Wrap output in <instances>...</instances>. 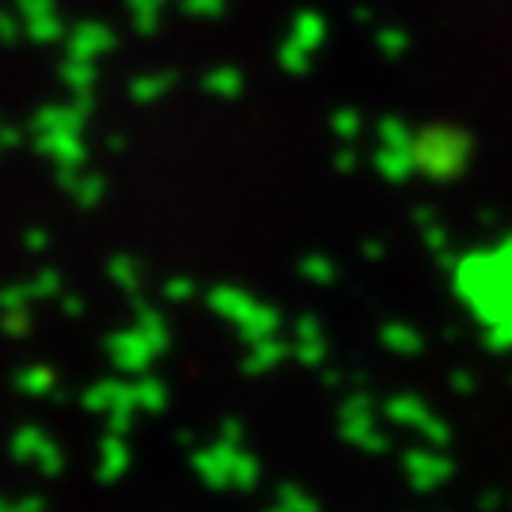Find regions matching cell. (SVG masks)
I'll use <instances>...</instances> for the list:
<instances>
[{
	"mask_svg": "<svg viewBox=\"0 0 512 512\" xmlns=\"http://www.w3.org/2000/svg\"><path fill=\"white\" fill-rule=\"evenodd\" d=\"M167 0H129V19L141 35H152L160 27V16H164Z\"/></svg>",
	"mask_w": 512,
	"mask_h": 512,
	"instance_id": "cell-5",
	"label": "cell"
},
{
	"mask_svg": "<svg viewBox=\"0 0 512 512\" xmlns=\"http://www.w3.org/2000/svg\"><path fill=\"white\" fill-rule=\"evenodd\" d=\"M61 183H65V190L73 194L76 202L92 205L103 198V179L99 175H80V171H73V175H61Z\"/></svg>",
	"mask_w": 512,
	"mask_h": 512,
	"instance_id": "cell-6",
	"label": "cell"
},
{
	"mask_svg": "<svg viewBox=\"0 0 512 512\" xmlns=\"http://www.w3.org/2000/svg\"><path fill=\"white\" fill-rule=\"evenodd\" d=\"M23 31V19H16L12 12H0V42H16Z\"/></svg>",
	"mask_w": 512,
	"mask_h": 512,
	"instance_id": "cell-11",
	"label": "cell"
},
{
	"mask_svg": "<svg viewBox=\"0 0 512 512\" xmlns=\"http://www.w3.org/2000/svg\"><path fill=\"white\" fill-rule=\"evenodd\" d=\"M202 88L209 95H217V99H236V95H243V73L232 69V65H220L213 73H205Z\"/></svg>",
	"mask_w": 512,
	"mask_h": 512,
	"instance_id": "cell-3",
	"label": "cell"
},
{
	"mask_svg": "<svg viewBox=\"0 0 512 512\" xmlns=\"http://www.w3.org/2000/svg\"><path fill=\"white\" fill-rule=\"evenodd\" d=\"M183 12H190V16H220L224 12V0H183Z\"/></svg>",
	"mask_w": 512,
	"mask_h": 512,
	"instance_id": "cell-10",
	"label": "cell"
},
{
	"mask_svg": "<svg viewBox=\"0 0 512 512\" xmlns=\"http://www.w3.org/2000/svg\"><path fill=\"white\" fill-rule=\"evenodd\" d=\"M65 42H69V61H88V65H95L114 46V31H110L107 23H80V27H73L65 35Z\"/></svg>",
	"mask_w": 512,
	"mask_h": 512,
	"instance_id": "cell-1",
	"label": "cell"
},
{
	"mask_svg": "<svg viewBox=\"0 0 512 512\" xmlns=\"http://www.w3.org/2000/svg\"><path fill=\"white\" fill-rule=\"evenodd\" d=\"M23 35L35 42H57V38H65V23L57 16L35 19V23H23Z\"/></svg>",
	"mask_w": 512,
	"mask_h": 512,
	"instance_id": "cell-8",
	"label": "cell"
},
{
	"mask_svg": "<svg viewBox=\"0 0 512 512\" xmlns=\"http://www.w3.org/2000/svg\"><path fill=\"white\" fill-rule=\"evenodd\" d=\"M61 80L73 88V95H88L95 84V65H88V61H65L61 65Z\"/></svg>",
	"mask_w": 512,
	"mask_h": 512,
	"instance_id": "cell-7",
	"label": "cell"
},
{
	"mask_svg": "<svg viewBox=\"0 0 512 512\" xmlns=\"http://www.w3.org/2000/svg\"><path fill=\"white\" fill-rule=\"evenodd\" d=\"M16 8H19V19H23V23H35V19L57 16L54 0H16Z\"/></svg>",
	"mask_w": 512,
	"mask_h": 512,
	"instance_id": "cell-9",
	"label": "cell"
},
{
	"mask_svg": "<svg viewBox=\"0 0 512 512\" xmlns=\"http://www.w3.org/2000/svg\"><path fill=\"white\" fill-rule=\"evenodd\" d=\"M171 88H175V73H148L133 80L129 95H133V103H156V99H164Z\"/></svg>",
	"mask_w": 512,
	"mask_h": 512,
	"instance_id": "cell-4",
	"label": "cell"
},
{
	"mask_svg": "<svg viewBox=\"0 0 512 512\" xmlns=\"http://www.w3.org/2000/svg\"><path fill=\"white\" fill-rule=\"evenodd\" d=\"M35 141H38V152L61 167V175L80 171L84 156H88V148H84V141H80V133H42V137H35Z\"/></svg>",
	"mask_w": 512,
	"mask_h": 512,
	"instance_id": "cell-2",
	"label": "cell"
}]
</instances>
